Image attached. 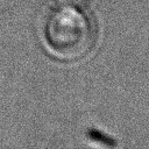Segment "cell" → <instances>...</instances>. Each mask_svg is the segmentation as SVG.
<instances>
[{"instance_id":"obj_1","label":"cell","mask_w":149,"mask_h":149,"mask_svg":"<svg viewBox=\"0 0 149 149\" xmlns=\"http://www.w3.org/2000/svg\"><path fill=\"white\" fill-rule=\"evenodd\" d=\"M97 37L92 17L77 7L51 9L44 21L43 38L47 49L57 58L77 61L87 55Z\"/></svg>"},{"instance_id":"obj_2","label":"cell","mask_w":149,"mask_h":149,"mask_svg":"<svg viewBox=\"0 0 149 149\" xmlns=\"http://www.w3.org/2000/svg\"><path fill=\"white\" fill-rule=\"evenodd\" d=\"M58 6H69V7H77L80 8L85 6L90 0H54Z\"/></svg>"}]
</instances>
